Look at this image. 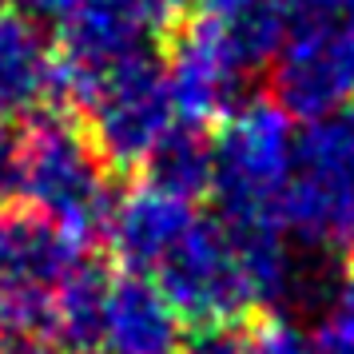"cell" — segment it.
<instances>
[{
	"instance_id": "5b68a950",
	"label": "cell",
	"mask_w": 354,
	"mask_h": 354,
	"mask_svg": "<svg viewBox=\"0 0 354 354\" xmlns=\"http://www.w3.org/2000/svg\"><path fill=\"white\" fill-rule=\"evenodd\" d=\"M147 279L160 283V290L171 299L183 322H199L207 330L251 319L255 310H263L247 255L219 219L199 215V223L179 239V247Z\"/></svg>"
},
{
	"instance_id": "e0dca14e",
	"label": "cell",
	"mask_w": 354,
	"mask_h": 354,
	"mask_svg": "<svg viewBox=\"0 0 354 354\" xmlns=\"http://www.w3.org/2000/svg\"><path fill=\"white\" fill-rule=\"evenodd\" d=\"M20 187V136L0 120V207L17 195Z\"/></svg>"
},
{
	"instance_id": "4fadbf2b",
	"label": "cell",
	"mask_w": 354,
	"mask_h": 354,
	"mask_svg": "<svg viewBox=\"0 0 354 354\" xmlns=\"http://www.w3.org/2000/svg\"><path fill=\"white\" fill-rule=\"evenodd\" d=\"M104 287H108V274L96 271L92 263H84L80 271L56 290L48 315V338L60 351H76V354L96 351Z\"/></svg>"
},
{
	"instance_id": "d6986e66",
	"label": "cell",
	"mask_w": 354,
	"mask_h": 354,
	"mask_svg": "<svg viewBox=\"0 0 354 354\" xmlns=\"http://www.w3.org/2000/svg\"><path fill=\"white\" fill-rule=\"evenodd\" d=\"M192 4H199L207 20H235L243 12L259 8V4H267V0H192Z\"/></svg>"
},
{
	"instance_id": "8992f818",
	"label": "cell",
	"mask_w": 354,
	"mask_h": 354,
	"mask_svg": "<svg viewBox=\"0 0 354 354\" xmlns=\"http://www.w3.org/2000/svg\"><path fill=\"white\" fill-rule=\"evenodd\" d=\"M84 263V243L36 211L0 207V322L17 335L48 338L52 299ZM52 342V338H48Z\"/></svg>"
},
{
	"instance_id": "8fae6325",
	"label": "cell",
	"mask_w": 354,
	"mask_h": 354,
	"mask_svg": "<svg viewBox=\"0 0 354 354\" xmlns=\"http://www.w3.org/2000/svg\"><path fill=\"white\" fill-rule=\"evenodd\" d=\"M183 315L160 290L156 279L136 271L108 274L104 306H100V338L104 354H179L183 351Z\"/></svg>"
},
{
	"instance_id": "52a82bcc",
	"label": "cell",
	"mask_w": 354,
	"mask_h": 354,
	"mask_svg": "<svg viewBox=\"0 0 354 354\" xmlns=\"http://www.w3.org/2000/svg\"><path fill=\"white\" fill-rule=\"evenodd\" d=\"M192 0H72L60 24V88L72 96L108 68L156 52Z\"/></svg>"
},
{
	"instance_id": "ba28073f",
	"label": "cell",
	"mask_w": 354,
	"mask_h": 354,
	"mask_svg": "<svg viewBox=\"0 0 354 354\" xmlns=\"http://www.w3.org/2000/svg\"><path fill=\"white\" fill-rule=\"evenodd\" d=\"M274 104L299 120L354 108V32L338 17H290L271 60Z\"/></svg>"
},
{
	"instance_id": "44dd1931",
	"label": "cell",
	"mask_w": 354,
	"mask_h": 354,
	"mask_svg": "<svg viewBox=\"0 0 354 354\" xmlns=\"http://www.w3.org/2000/svg\"><path fill=\"white\" fill-rule=\"evenodd\" d=\"M335 17L342 20V24H346L351 32H354V0H342V4H338V8H335Z\"/></svg>"
},
{
	"instance_id": "5bb4252c",
	"label": "cell",
	"mask_w": 354,
	"mask_h": 354,
	"mask_svg": "<svg viewBox=\"0 0 354 354\" xmlns=\"http://www.w3.org/2000/svg\"><path fill=\"white\" fill-rule=\"evenodd\" d=\"M144 171L167 192L199 199L203 192H211V140L192 124H176L156 147V156L144 163Z\"/></svg>"
},
{
	"instance_id": "7402d4cb",
	"label": "cell",
	"mask_w": 354,
	"mask_h": 354,
	"mask_svg": "<svg viewBox=\"0 0 354 354\" xmlns=\"http://www.w3.org/2000/svg\"><path fill=\"white\" fill-rule=\"evenodd\" d=\"M351 243H354V239H351Z\"/></svg>"
},
{
	"instance_id": "277c9868",
	"label": "cell",
	"mask_w": 354,
	"mask_h": 354,
	"mask_svg": "<svg viewBox=\"0 0 354 354\" xmlns=\"http://www.w3.org/2000/svg\"><path fill=\"white\" fill-rule=\"evenodd\" d=\"M72 100H80L92 147L115 167H144L179 124L156 52L92 76L72 92Z\"/></svg>"
},
{
	"instance_id": "ffe728a7",
	"label": "cell",
	"mask_w": 354,
	"mask_h": 354,
	"mask_svg": "<svg viewBox=\"0 0 354 354\" xmlns=\"http://www.w3.org/2000/svg\"><path fill=\"white\" fill-rule=\"evenodd\" d=\"M287 8V17H335L342 0H279Z\"/></svg>"
},
{
	"instance_id": "3957f363",
	"label": "cell",
	"mask_w": 354,
	"mask_h": 354,
	"mask_svg": "<svg viewBox=\"0 0 354 354\" xmlns=\"http://www.w3.org/2000/svg\"><path fill=\"white\" fill-rule=\"evenodd\" d=\"M279 223L315 251L354 239V108L306 120V128L295 131Z\"/></svg>"
},
{
	"instance_id": "2e32d148",
	"label": "cell",
	"mask_w": 354,
	"mask_h": 354,
	"mask_svg": "<svg viewBox=\"0 0 354 354\" xmlns=\"http://www.w3.org/2000/svg\"><path fill=\"white\" fill-rule=\"evenodd\" d=\"M310 354H354V274H342L322 295Z\"/></svg>"
},
{
	"instance_id": "30bf717a",
	"label": "cell",
	"mask_w": 354,
	"mask_h": 354,
	"mask_svg": "<svg viewBox=\"0 0 354 354\" xmlns=\"http://www.w3.org/2000/svg\"><path fill=\"white\" fill-rule=\"evenodd\" d=\"M195 223H199L195 199L144 179L112 203L104 231H108L112 255L124 263V271L156 274V267L176 251L179 239Z\"/></svg>"
},
{
	"instance_id": "9a60e30c",
	"label": "cell",
	"mask_w": 354,
	"mask_h": 354,
	"mask_svg": "<svg viewBox=\"0 0 354 354\" xmlns=\"http://www.w3.org/2000/svg\"><path fill=\"white\" fill-rule=\"evenodd\" d=\"M199 354H310V338L283 315H259L211 326Z\"/></svg>"
},
{
	"instance_id": "7c38bea8",
	"label": "cell",
	"mask_w": 354,
	"mask_h": 354,
	"mask_svg": "<svg viewBox=\"0 0 354 354\" xmlns=\"http://www.w3.org/2000/svg\"><path fill=\"white\" fill-rule=\"evenodd\" d=\"M64 96L60 88V56L44 28L24 12L0 17V120L36 115Z\"/></svg>"
},
{
	"instance_id": "ac0fdd59",
	"label": "cell",
	"mask_w": 354,
	"mask_h": 354,
	"mask_svg": "<svg viewBox=\"0 0 354 354\" xmlns=\"http://www.w3.org/2000/svg\"><path fill=\"white\" fill-rule=\"evenodd\" d=\"M0 354H64L56 342L40 335H17V330H4L0 338Z\"/></svg>"
},
{
	"instance_id": "7a4b0ae2",
	"label": "cell",
	"mask_w": 354,
	"mask_h": 354,
	"mask_svg": "<svg viewBox=\"0 0 354 354\" xmlns=\"http://www.w3.org/2000/svg\"><path fill=\"white\" fill-rule=\"evenodd\" d=\"M17 195L28 211L68 231L76 243H88L104 231L115 203L108 163L88 131L64 115H40L20 140V187Z\"/></svg>"
},
{
	"instance_id": "9c48e42d",
	"label": "cell",
	"mask_w": 354,
	"mask_h": 354,
	"mask_svg": "<svg viewBox=\"0 0 354 354\" xmlns=\"http://www.w3.org/2000/svg\"><path fill=\"white\" fill-rule=\"evenodd\" d=\"M163 76H167V92H171L179 124L207 128L239 108L243 88L255 72L235 56L215 20H195L176 36Z\"/></svg>"
},
{
	"instance_id": "6da1fadb",
	"label": "cell",
	"mask_w": 354,
	"mask_h": 354,
	"mask_svg": "<svg viewBox=\"0 0 354 354\" xmlns=\"http://www.w3.org/2000/svg\"><path fill=\"white\" fill-rule=\"evenodd\" d=\"M295 160L290 115L274 100H243L211 136V195L223 223H279Z\"/></svg>"
}]
</instances>
